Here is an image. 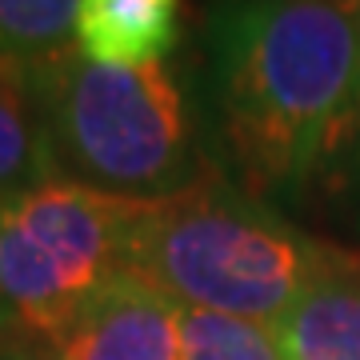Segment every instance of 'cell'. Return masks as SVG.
<instances>
[{"instance_id": "1", "label": "cell", "mask_w": 360, "mask_h": 360, "mask_svg": "<svg viewBox=\"0 0 360 360\" xmlns=\"http://www.w3.org/2000/svg\"><path fill=\"white\" fill-rule=\"evenodd\" d=\"M360 68L340 0H248L224 32V132L248 188L292 184L336 148Z\"/></svg>"}, {"instance_id": "2", "label": "cell", "mask_w": 360, "mask_h": 360, "mask_svg": "<svg viewBox=\"0 0 360 360\" xmlns=\"http://www.w3.org/2000/svg\"><path fill=\"white\" fill-rule=\"evenodd\" d=\"M336 260L269 205L205 176L172 196L136 205L129 272L188 309L272 324Z\"/></svg>"}, {"instance_id": "3", "label": "cell", "mask_w": 360, "mask_h": 360, "mask_svg": "<svg viewBox=\"0 0 360 360\" xmlns=\"http://www.w3.org/2000/svg\"><path fill=\"white\" fill-rule=\"evenodd\" d=\"M60 176L156 200L205 176L188 101L168 65L104 68L77 52L20 65Z\"/></svg>"}, {"instance_id": "4", "label": "cell", "mask_w": 360, "mask_h": 360, "mask_svg": "<svg viewBox=\"0 0 360 360\" xmlns=\"http://www.w3.org/2000/svg\"><path fill=\"white\" fill-rule=\"evenodd\" d=\"M136 205L68 176L0 205V288L28 336L56 345L92 296L129 269Z\"/></svg>"}, {"instance_id": "5", "label": "cell", "mask_w": 360, "mask_h": 360, "mask_svg": "<svg viewBox=\"0 0 360 360\" xmlns=\"http://www.w3.org/2000/svg\"><path fill=\"white\" fill-rule=\"evenodd\" d=\"M176 309L172 296L124 269L52 348L60 360H176Z\"/></svg>"}, {"instance_id": "6", "label": "cell", "mask_w": 360, "mask_h": 360, "mask_svg": "<svg viewBox=\"0 0 360 360\" xmlns=\"http://www.w3.org/2000/svg\"><path fill=\"white\" fill-rule=\"evenodd\" d=\"M284 360H360V260H336L269 324Z\"/></svg>"}, {"instance_id": "7", "label": "cell", "mask_w": 360, "mask_h": 360, "mask_svg": "<svg viewBox=\"0 0 360 360\" xmlns=\"http://www.w3.org/2000/svg\"><path fill=\"white\" fill-rule=\"evenodd\" d=\"M184 0H80L77 52L104 68L165 65L180 40Z\"/></svg>"}, {"instance_id": "8", "label": "cell", "mask_w": 360, "mask_h": 360, "mask_svg": "<svg viewBox=\"0 0 360 360\" xmlns=\"http://www.w3.org/2000/svg\"><path fill=\"white\" fill-rule=\"evenodd\" d=\"M60 176L20 65L0 72V205Z\"/></svg>"}, {"instance_id": "9", "label": "cell", "mask_w": 360, "mask_h": 360, "mask_svg": "<svg viewBox=\"0 0 360 360\" xmlns=\"http://www.w3.org/2000/svg\"><path fill=\"white\" fill-rule=\"evenodd\" d=\"M176 360H284V356L269 324L180 304Z\"/></svg>"}, {"instance_id": "10", "label": "cell", "mask_w": 360, "mask_h": 360, "mask_svg": "<svg viewBox=\"0 0 360 360\" xmlns=\"http://www.w3.org/2000/svg\"><path fill=\"white\" fill-rule=\"evenodd\" d=\"M80 0H0V52L32 65L77 44Z\"/></svg>"}, {"instance_id": "11", "label": "cell", "mask_w": 360, "mask_h": 360, "mask_svg": "<svg viewBox=\"0 0 360 360\" xmlns=\"http://www.w3.org/2000/svg\"><path fill=\"white\" fill-rule=\"evenodd\" d=\"M0 360H60V356H56L52 345H44V340H37L20 328V333H8L0 340Z\"/></svg>"}, {"instance_id": "12", "label": "cell", "mask_w": 360, "mask_h": 360, "mask_svg": "<svg viewBox=\"0 0 360 360\" xmlns=\"http://www.w3.org/2000/svg\"><path fill=\"white\" fill-rule=\"evenodd\" d=\"M356 20H360V13H356ZM340 141H352L360 148V68H356V92H352V108H348V120H345ZM340 141H336V144H340Z\"/></svg>"}, {"instance_id": "13", "label": "cell", "mask_w": 360, "mask_h": 360, "mask_svg": "<svg viewBox=\"0 0 360 360\" xmlns=\"http://www.w3.org/2000/svg\"><path fill=\"white\" fill-rule=\"evenodd\" d=\"M8 333H20V324H16V312L4 300V288H0V336H8Z\"/></svg>"}, {"instance_id": "14", "label": "cell", "mask_w": 360, "mask_h": 360, "mask_svg": "<svg viewBox=\"0 0 360 360\" xmlns=\"http://www.w3.org/2000/svg\"><path fill=\"white\" fill-rule=\"evenodd\" d=\"M340 4H345L348 13H360V0H340Z\"/></svg>"}, {"instance_id": "15", "label": "cell", "mask_w": 360, "mask_h": 360, "mask_svg": "<svg viewBox=\"0 0 360 360\" xmlns=\"http://www.w3.org/2000/svg\"><path fill=\"white\" fill-rule=\"evenodd\" d=\"M13 65V60H8V56H4V52H0V72H4V68Z\"/></svg>"}, {"instance_id": "16", "label": "cell", "mask_w": 360, "mask_h": 360, "mask_svg": "<svg viewBox=\"0 0 360 360\" xmlns=\"http://www.w3.org/2000/svg\"><path fill=\"white\" fill-rule=\"evenodd\" d=\"M0 340H4V336H0Z\"/></svg>"}]
</instances>
